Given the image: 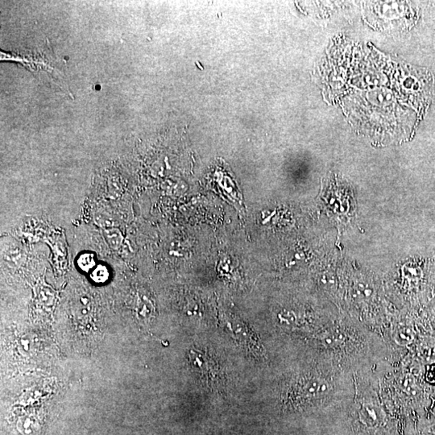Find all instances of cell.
Masks as SVG:
<instances>
[{"mask_svg":"<svg viewBox=\"0 0 435 435\" xmlns=\"http://www.w3.org/2000/svg\"><path fill=\"white\" fill-rule=\"evenodd\" d=\"M427 378L430 382L435 384V365L430 368L427 372Z\"/></svg>","mask_w":435,"mask_h":435,"instance_id":"52a82bcc","label":"cell"},{"mask_svg":"<svg viewBox=\"0 0 435 435\" xmlns=\"http://www.w3.org/2000/svg\"><path fill=\"white\" fill-rule=\"evenodd\" d=\"M77 265L82 271L89 272L95 268V255L91 253H84L77 259Z\"/></svg>","mask_w":435,"mask_h":435,"instance_id":"5b68a950","label":"cell"},{"mask_svg":"<svg viewBox=\"0 0 435 435\" xmlns=\"http://www.w3.org/2000/svg\"><path fill=\"white\" fill-rule=\"evenodd\" d=\"M195 358H194V365H195L197 371L202 373V375L207 378H213L215 376L216 373V369L215 368V365L213 363L210 362V360H206V356H204V361L202 360V353L197 352L195 353Z\"/></svg>","mask_w":435,"mask_h":435,"instance_id":"7a4b0ae2","label":"cell"},{"mask_svg":"<svg viewBox=\"0 0 435 435\" xmlns=\"http://www.w3.org/2000/svg\"><path fill=\"white\" fill-rule=\"evenodd\" d=\"M110 272L108 268L103 264L95 266L90 274V278L96 284H103L108 281Z\"/></svg>","mask_w":435,"mask_h":435,"instance_id":"277c9868","label":"cell"},{"mask_svg":"<svg viewBox=\"0 0 435 435\" xmlns=\"http://www.w3.org/2000/svg\"><path fill=\"white\" fill-rule=\"evenodd\" d=\"M103 238L108 246L113 250H117L122 245L124 236L122 232L116 227H108L103 230Z\"/></svg>","mask_w":435,"mask_h":435,"instance_id":"3957f363","label":"cell"},{"mask_svg":"<svg viewBox=\"0 0 435 435\" xmlns=\"http://www.w3.org/2000/svg\"><path fill=\"white\" fill-rule=\"evenodd\" d=\"M394 339L400 345H406L411 341V334L398 331L397 333H395Z\"/></svg>","mask_w":435,"mask_h":435,"instance_id":"8992f818","label":"cell"},{"mask_svg":"<svg viewBox=\"0 0 435 435\" xmlns=\"http://www.w3.org/2000/svg\"><path fill=\"white\" fill-rule=\"evenodd\" d=\"M1 61H11L14 62L19 63L25 67L32 73L41 70L45 73H50V79L52 82L56 84L60 88L64 89L66 92L71 95L70 91L67 87L66 83L62 80V73L59 70L56 65H54V60L49 58L46 54H13L1 51ZM72 96V95H71ZM72 98H73L72 96Z\"/></svg>","mask_w":435,"mask_h":435,"instance_id":"6da1fadb","label":"cell"}]
</instances>
